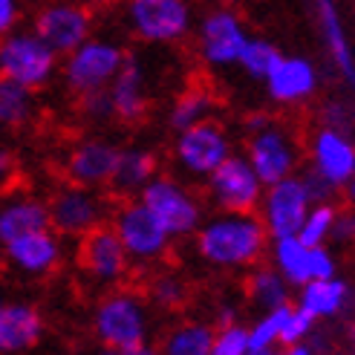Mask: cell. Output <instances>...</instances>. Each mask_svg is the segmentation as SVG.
<instances>
[{
	"instance_id": "d6986e66",
	"label": "cell",
	"mask_w": 355,
	"mask_h": 355,
	"mask_svg": "<svg viewBox=\"0 0 355 355\" xmlns=\"http://www.w3.org/2000/svg\"><path fill=\"white\" fill-rule=\"evenodd\" d=\"M46 318L32 300L15 297L0 304V355H26L44 341Z\"/></svg>"
},
{
	"instance_id": "e575fe53",
	"label": "cell",
	"mask_w": 355,
	"mask_h": 355,
	"mask_svg": "<svg viewBox=\"0 0 355 355\" xmlns=\"http://www.w3.org/2000/svg\"><path fill=\"white\" fill-rule=\"evenodd\" d=\"M76 107L84 124L90 128H107V124H116V110H113V98L110 90H93L76 98Z\"/></svg>"
},
{
	"instance_id": "7c38bea8",
	"label": "cell",
	"mask_w": 355,
	"mask_h": 355,
	"mask_svg": "<svg viewBox=\"0 0 355 355\" xmlns=\"http://www.w3.org/2000/svg\"><path fill=\"white\" fill-rule=\"evenodd\" d=\"M243 156L248 159V165L254 168L263 185L280 182L286 176L297 173L300 168V145L295 133L283 121L272 119L266 128L245 133V150Z\"/></svg>"
},
{
	"instance_id": "ba28073f",
	"label": "cell",
	"mask_w": 355,
	"mask_h": 355,
	"mask_svg": "<svg viewBox=\"0 0 355 355\" xmlns=\"http://www.w3.org/2000/svg\"><path fill=\"white\" fill-rule=\"evenodd\" d=\"M61 55L52 52L35 29H21L0 38V76L29 87V90H46L52 81H58Z\"/></svg>"
},
{
	"instance_id": "b9f144b4",
	"label": "cell",
	"mask_w": 355,
	"mask_h": 355,
	"mask_svg": "<svg viewBox=\"0 0 355 355\" xmlns=\"http://www.w3.org/2000/svg\"><path fill=\"white\" fill-rule=\"evenodd\" d=\"M324 124L327 128H335V130H349V110H347V104L341 101H332L324 107Z\"/></svg>"
},
{
	"instance_id": "cb8c5ba5",
	"label": "cell",
	"mask_w": 355,
	"mask_h": 355,
	"mask_svg": "<svg viewBox=\"0 0 355 355\" xmlns=\"http://www.w3.org/2000/svg\"><path fill=\"white\" fill-rule=\"evenodd\" d=\"M312 6H315L318 26H321L324 44H327V52H329L335 69H338V76L344 78V84L355 90V52L349 46L338 3H335V0H312Z\"/></svg>"
},
{
	"instance_id": "db71d44e",
	"label": "cell",
	"mask_w": 355,
	"mask_h": 355,
	"mask_svg": "<svg viewBox=\"0 0 355 355\" xmlns=\"http://www.w3.org/2000/svg\"><path fill=\"white\" fill-rule=\"evenodd\" d=\"M277 355H280V352H277Z\"/></svg>"
},
{
	"instance_id": "9a60e30c",
	"label": "cell",
	"mask_w": 355,
	"mask_h": 355,
	"mask_svg": "<svg viewBox=\"0 0 355 355\" xmlns=\"http://www.w3.org/2000/svg\"><path fill=\"white\" fill-rule=\"evenodd\" d=\"M35 35L58 55H69L87 38H93V12L76 0H55L32 15Z\"/></svg>"
},
{
	"instance_id": "f5cc1de1",
	"label": "cell",
	"mask_w": 355,
	"mask_h": 355,
	"mask_svg": "<svg viewBox=\"0 0 355 355\" xmlns=\"http://www.w3.org/2000/svg\"><path fill=\"white\" fill-rule=\"evenodd\" d=\"M0 304H3V297H0Z\"/></svg>"
},
{
	"instance_id": "681fc988",
	"label": "cell",
	"mask_w": 355,
	"mask_h": 355,
	"mask_svg": "<svg viewBox=\"0 0 355 355\" xmlns=\"http://www.w3.org/2000/svg\"><path fill=\"white\" fill-rule=\"evenodd\" d=\"M344 193H347V200H349V202H355V176L344 185Z\"/></svg>"
},
{
	"instance_id": "603a6c76",
	"label": "cell",
	"mask_w": 355,
	"mask_h": 355,
	"mask_svg": "<svg viewBox=\"0 0 355 355\" xmlns=\"http://www.w3.org/2000/svg\"><path fill=\"white\" fill-rule=\"evenodd\" d=\"M159 173V153L148 145H121L107 193L113 200H133Z\"/></svg>"
},
{
	"instance_id": "7bdbcfd3",
	"label": "cell",
	"mask_w": 355,
	"mask_h": 355,
	"mask_svg": "<svg viewBox=\"0 0 355 355\" xmlns=\"http://www.w3.org/2000/svg\"><path fill=\"white\" fill-rule=\"evenodd\" d=\"M332 240L338 243H355V214L352 211H338L332 228Z\"/></svg>"
},
{
	"instance_id": "ee69618b",
	"label": "cell",
	"mask_w": 355,
	"mask_h": 355,
	"mask_svg": "<svg viewBox=\"0 0 355 355\" xmlns=\"http://www.w3.org/2000/svg\"><path fill=\"white\" fill-rule=\"evenodd\" d=\"M240 321V309L234 304H220V309L214 312V318H211V324H214L217 329L220 327H232Z\"/></svg>"
},
{
	"instance_id": "5b68a950",
	"label": "cell",
	"mask_w": 355,
	"mask_h": 355,
	"mask_svg": "<svg viewBox=\"0 0 355 355\" xmlns=\"http://www.w3.org/2000/svg\"><path fill=\"white\" fill-rule=\"evenodd\" d=\"M124 49L116 38H104V35H93L81 46H76L69 55L61 58V84L69 96H84L93 90H107L119 69L124 64Z\"/></svg>"
},
{
	"instance_id": "74e56055",
	"label": "cell",
	"mask_w": 355,
	"mask_h": 355,
	"mask_svg": "<svg viewBox=\"0 0 355 355\" xmlns=\"http://www.w3.org/2000/svg\"><path fill=\"white\" fill-rule=\"evenodd\" d=\"M338 275V263L329 245H312L309 248V280H327Z\"/></svg>"
},
{
	"instance_id": "f546056e",
	"label": "cell",
	"mask_w": 355,
	"mask_h": 355,
	"mask_svg": "<svg viewBox=\"0 0 355 355\" xmlns=\"http://www.w3.org/2000/svg\"><path fill=\"white\" fill-rule=\"evenodd\" d=\"M214 107H217V98L211 90H205V87H200V84L185 87L168 107V128L173 133L188 130V128H193V124H200V121L214 116Z\"/></svg>"
},
{
	"instance_id": "8fae6325",
	"label": "cell",
	"mask_w": 355,
	"mask_h": 355,
	"mask_svg": "<svg viewBox=\"0 0 355 355\" xmlns=\"http://www.w3.org/2000/svg\"><path fill=\"white\" fill-rule=\"evenodd\" d=\"M248 29L237 9L217 6L208 9L197 24H193V41H197V55L211 69L237 67L240 52L248 44Z\"/></svg>"
},
{
	"instance_id": "bcb514c9",
	"label": "cell",
	"mask_w": 355,
	"mask_h": 355,
	"mask_svg": "<svg viewBox=\"0 0 355 355\" xmlns=\"http://www.w3.org/2000/svg\"><path fill=\"white\" fill-rule=\"evenodd\" d=\"M124 355H162V349H159L156 341H145V344H139V347L124 349Z\"/></svg>"
},
{
	"instance_id": "836d02e7",
	"label": "cell",
	"mask_w": 355,
	"mask_h": 355,
	"mask_svg": "<svg viewBox=\"0 0 355 355\" xmlns=\"http://www.w3.org/2000/svg\"><path fill=\"white\" fill-rule=\"evenodd\" d=\"M289 306L260 312L257 321L248 327V347L252 349H277L280 347V329H283V321H286Z\"/></svg>"
},
{
	"instance_id": "60d3db41",
	"label": "cell",
	"mask_w": 355,
	"mask_h": 355,
	"mask_svg": "<svg viewBox=\"0 0 355 355\" xmlns=\"http://www.w3.org/2000/svg\"><path fill=\"white\" fill-rule=\"evenodd\" d=\"M17 173H21V159L9 145H0V191L12 188Z\"/></svg>"
},
{
	"instance_id": "8d00e7d4",
	"label": "cell",
	"mask_w": 355,
	"mask_h": 355,
	"mask_svg": "<svg viewBox=\"0 0 355 355\" xmlns=\"http://www.w3.org/2000/svg\"><path fill=\"white\" fill-rule=\"evenodd\" d=\"M248 352V327L245 324H232V327H220L214 332V347L211 355H245Z\"/></svg>"
},
{
	"instance_id": "1f68e13d",
	"label": "cell",
	"mask_w": 355,
	"mask_h": 355,
	"mask_svg": "<svg viewBox=\"0 0 355 355\" xmlns=\"http://www.w3.org/2000/svg\"><path fill=\"white\" fill-rule=\"evenodd\" d=\"M283 58V52L277 44H272L269 38H248V44L243 46L240 52V61L237 67L243 69V73L252 78V81H266L272 76V69L280 64Z\"/></svg>"
},
{
	"instance_id": "ab89813d",
	"label": "cell",
	"mask_w": 355,
	"mask_h": 355,
	"mask_svg": "<svg viewBox=\"0 0 355 355\" xmlns=\"http://www.w3.org/2000/svg\"><path fill=\"white\" fill-rule=\"evenodd\" d=\"M24 21V0H0V38L15 32Z\"/></svg>"
},
{
	"instance_id": "8992f818",
	"label": "cell",
	"mask_w": 355,
	"mask_h": 355,
	"mask_svg": "<svg viewBox=\"0 0 355 355\" xmlns=\"http://www.w3.org/2000/svg\"><path fill=\"white\" fill-rule=\"evenodd\" d=\"M49 225L67 240H81L90 234L93 228L107 225L116 200L104 188H87L76 182H61L55 191L49 193Z\"/></svg>"
},
{
	"instance_id": "4dcf8cb0",
	"label": "cell",
	"mask_w": 355,
	"mask_h": 355,
	"mask_svg": "<svg viewBox=\"0 0 355 355\" xmlns=\"http://www.w3.org/2000/svg\"><path fill=\"white\" fill-rule=\"evenodd\" d=\"M269 257H272V266L283 275V280H286L292 289H300L304 283H309V245L297 234L272 240Z\"/></svg>"
},
{
	"instance_id": "ac0fdd59",
	"label": "cell",
	"mask_w": 355,
	"mask_h": 355,
	"mask_svg": "<svg viewBox=\"0 0 355 355\" xmlns=\"http://www.w3.org/2000/svg\"><path fill=\"white\" fill-rule=\"evenodd\" d=\"M110 98H113V110L116 121L136 128L150 116V78H148V67L136 52L124 55V64L119 69V76L107 87Z\"/></svg>"
},
{
	"instance_id": "f35d334b",
	"label": "cell",
	"mask_w": 355,
	"mask_h": 355,
	"mask_svg": "<svg viewBox=\"0 0 355 355\" xmlns=\"http://www.w3.org/2000/svg\"><path fill=\"white\" fill-rule=\"evenodd\" d=\"M300 180H304V185H306V193H309V200H312V205H318V202H332V197H335V185H329L327 180L318 171H312V168H306L304 173H300Z\"/></svg>"
},
{
	"instance_id": "d590c367",
	"label": "cell",
	"mask_w": 355,
	"mask_h": 355,
	"mask_svg": "<svg viewBox=\"0 0 355 355\" xmlns=\"http://www.w3.org/2000/svg\"><path fill=\"white\" fill-rule=\"evenodd\" d=\"M318 327V321L306 312V309H300L297 304L289 306L286 312V321H283V329H280V347H292V344H304L312 329Z\"/></svg>"
},
{
	"instance_id": "f6af8a7d",
	"label": "cell",
	"mask_w": 355,
	"mask_h": 355,
	"mask_svg": "<svg viewBox=\"0 0 355 355\" xmlns=\"http://www.w3.org/2000/svg\"><path fill=\"white\" fill-rule=\"evenodd\" d=\"M275 116L272 113H263V110H257V113H248L245 119H243V130L245 133H254V130H260V128H266Z\"/></svg>"
},
{
	"instance_id": "83f0119b",
	"label": "cell",
	"mask_w": 355,
	"mask_h": 355,
	"mask_svg": "<svg viewBox=\"0 0 355 355\" xmlns=\"http://www.w3.org/2000/svg\"><path fill=\"white\" fill-rule=\"evenodd\" d=\"M245 297H248V304L257 306L260 312H269V309L292 304V286L283 280V275L272 263H257L254 269H248Z\"/></svg>"
},
{
	"instance_id": "7402d4cb",
	"label": "cell",
	"mask_w": 355,
	"mask_h": 355,
	"mask_svg": "<svg viewBox=\"0 0 355 355\" xmlns=\"http://www.w3.org/2000/svg\"><path fill=\"white\" fill-rule=\"evenodd\" d=\"M321 76L309 58L304 55H283L280 64L272 69V76L263 81L266 93L275 104L283 107H295V104H304L315 96Z\"/></svg>"
},
{
	"instance_id": "7a4b0ae2",
	"label": "cell",
	"mask_w": 355,
	"mask_h": 355,
	"mask_svg": "<svg viewBox=\"0 0 355 355\" xmlns=\"http://www.w3.org/2000/svg\"><path fill=\"white\" fill-rule=\"evenodd\" d=\"M90 329L101 347L124 352L130 347L153 341V309L141 289H133L128 283L116 289H104V295L93 306Z\"/></svg>"
},
{
	"instance_id": "3957f363",
	"label": "cell",
	"mask_w": 355,
	"mask_h": 355,
	"mask_svg": "<svg viewBox=\"0 0 355 355\" xmlns=\"http://www.w3.org/2000/svg\"><path fill=\"white\" fill-rule=\"evenodd\" d=\"M110 225L119 234L121 245L128 248V254L133 260V272H150L168 263L173 252V237L165 232V225L150 214V208L139 197L116 200Z\"/></svg>"
},
{
	"instance_id": "277c9868",
	"label": "cell",
	"mask_w": 355,
	"mask_h": 355,
	"mask_svg": "<svg viewBox=\"0 0 355 355\" xmlns=\"http://www.w3.org/2000/svg\"><path fill=\"white\" fill-rule=\"evenodd\" d=\"M139 200L150 208V214L165 225V232L173 237V243L191 240L197 228L208 217L205 197H200L197 188H191L182 176L162 173L159 171L153 180L141 188Z\"/></svg>"
},
{
	"instance_id": "2e32d148",
	"label": "cell",
	"mask_w": 355,
	"mask_h": 355,
	"mask_svg": "<svg viewBox=\"0 0 355 355\" xmlns=\"http://www.w3.org/2000/svg\"><path fill=\"white\" fill-rule=\"evenodd\" d=\"M309 208H312V200L306 193V185L300 180V173H292L286 180L266 185L257 205V217L263 220L272 240L295 237L300 232V225H304Z\"/></svg>"
},
{
	"instance_id": "44dd1931",
	"label": "cell",
	"mask_w": 355,
	"mask_h": 355,
	"mask_svg": "<svg viewBox=\"0 0 355 355\" xmlns=\"http://www.w3.org/2000/svg\"><path fill=\"white\" fill-rule=\"evenodd\" d=\"M41 228H49V205L44 197L26 188L0 191V245Z\"/></svg>"
},
{
	"instance_id": "30bf717a",
	"label": "cell",
	"mask_w": 355,
	"mask_h": 355,
	"mask_svg": "<svg viewBox=\"0 0 355 355\" xmlns=\"http://www.w3.org/2000/svg\"><path fill=\"white\" fill-rule=\"evenodd\" d=\"M263 191L266 185L260 182V176L237 150L202 180L205 205H211L214 211H225V214H252V211H257Z\"/></svg>"
},
{
	"instance_id": "e0dca14e",
	"label": "cell",
	"mask_w": 355,
	"mask_h": 355,
	"mask_svg": "<svg viewBox=\"0 0 355 355\" xmlns=\"http://www.w3.org/2000/svg\"><path fill=\"white\" fill-rule=\"evenodd\" d=\"M119 141H113L110 136H84L78 139L73 148L67 150L61 171L67 182L76 185H87V188H104L107 191L110 176L119 159Z\"/></svg>"
},
{
	"instance_id": "d6a6232c",
	"label": "cell",
	"mask_w": 355,
	"mask_h": 355,
	"mask_svg": "<svg viewBox=\"0 0 355 355\" xmlns=\"http://www.w3.org/2000/svg\"><path fill=\"white\" fill-rule=\"evenodd\" d=\"M335 217H338V208H335V202H318V205H312L306 220H304V225H300L297 237L304 240L309 248L312 245H327V240H332Z\"/></svg>"
},
{
	"instance_id": "c3c4849f",
	"label": "cell",
	"mask_w": 355,
	"mask_h": 355,
	"mask_svg": "<svg viewBox=\"0 0 355 355\" xmlns=\"http://www.w3.org/2000/svg\"><path fill=\"white\" fill-rule=\"evenodd\" d=\"M93 355H124L121 349H113V347H101L98 344V349H93Z\"/></svg>"
},
{
	"instance_id": "4fadbf2b",
	"label": "cell",
	"mask_w": 355,
	"mask_h": 355,
	"mask_svg": "<svg viewBox=\"0 0 355 355\" xmlns=\"http://www.w3.org/2000/svg\"><path fill=\"white\" fill-rule=\"evenodd\" d=\"M78 269L98 289L124 286L133 275V260L113 225H98L78 240Z\"/></svg>"
},
{
	"instance_id": "52a82bcc",
	"label": "cell",
	"mask_w": 355,
	"mask_h": 355,
	"mask_svg": "<svg viewBox=\"0 0 355 355\" xmlns=\"http://www.w3.org/2000/svg\"><path fill=\"white\" fill-rule=\"evenodd\" d=\"M124 24L148 46H176L193 35L191 0H124Z\"/></svg>"
},
{
	"instance_id": "484cf974",
	"label": "cell",
	"mask_w": 355,
	"mask_h": 355,
	"mask_svg": "<svg viewBox=\"0 0 355 355\" xmlns=\"http://www.w3.org/2000/svg\"><path fill=\"white\" fill-rule=\"evenodd\" d=\"M217 327L202 318H176L159 335L162 355H211Z\"/></svg>"
},
{
	"instance_id": "4316f807",
	"label": "cell",
	"mask_w": 355,
	"mask_h": 355,
	"mask_svg": "<svg viewBox=\"0 0 355 355\" xmlns=\"http://www.w3.org/2000/svg\"><path fill=\"white\" fill-rule=\"evenodd\" d=\"M141 295H145V300L150 304L153 312H159V315H180L188 306V300H191V283L176 269L159 266V269L148 272V280H145Z\"/></svg>"
},
{
	"instance_id": "ffe728a7",
	"label": "cell",
	"mask_w": 355,
	"mask_h": 355,
	"mask_svg": "<svg viewBox=\"0 0 355 355\" xmlns=\"http://www.w3.org/2000/svg\"><path fill=\"white\" fill-rule=\"evenodd\" d=\"M309 168L318 171L335 188H344L355 176V145L349 133L335 128H318L309 139Z\"/></svg>"
},
{
	"instance_id": "6da1fadb",
	"label": "cell",
	"mask_w": 355,
	"mask_h": 355,
	"mask_svg": "<svg viewBox=\"0 0 355 355\" xmlns=\"http://www.w3.org/2000/svg\"><path fill=\"white\" fill-rule=\"evenodd\" d=\"M197 257L217 272H248L269 254V232L257 211L252 214H225L217 211L202 220L191 237Z\"/></svg>"
},
{
	"instance_id": "5bb4252c",
	"label": "cell",
	"mask_w": 355,
	"mask_h": 355,
	"mask_svg": "<svg viewBox=\"0 0 355 355\" xmlns=\"http://www.w3.org/2000/svg\"><path fill=\"white\" fill-rule=\"evenodd\" d=\"M0 260L3 266L24 280H46L55 275L67 260V243L55 228H41L24 237H15L12 243L0 245Z\"/></svg>"
},
{
	"instance_id": "d4e9b609",
	"label": "cell",
	"mask_w": 355,
	"mask_h": 355,
	"mask_svg": "<svg viewBox=\"0 0 355 355\" xmlns=\"http://www.w3.org/2000/svg\"><path fill=\"white\" fill-rule=\"evenodd\" d=\"M352 304V286L344 277H327V280H309L297 289V306L306 309L315 321H329L347 312Z\"/></svg>"
},
{
	"instance_id": "f1b7e54d",
	"label": "cell",
	"mask_w": 355,
	"mask_h": 355,
	"mask_svg": "<svg viewBox=\"0 0 355 355\" xmlns=\"http://www.w3.org/2000/svg\"><path fill=\"white\" fill-rule=\"evenodd\" d=\"M38 119V93L0 76V130H26Z\"/></svg>"
},
{
	"instance_id": "816d5d0a",
	"label": "cell",
	"mask_w": 355,
	"mask_h": 355,
	"mask_svg": "<svg viewBox=\"0 0 355 355\" xmlns=\"http://www.w3.org/2000/svg\"><path fill=\"white\" fill-rule=\"evenodd\" d=\"M225 3H243V0H225Z\"/></svg>"
},
{
	"instance_id": "9c48e42d",
	"label": "cell",
	"mask_w": 355,
	"mask_h": 355,
	"mask_svg": "<svg viewBox=\"0 0 355 355\" xmlns=\"http://www.w3.org/2000/svg\"><path fill=\"white\" fill-rule=\"evenodd\" d=\"M234 153V139L220 119H205L188 130L173 133L171 159L176 171L193 182H202L211 171H217Z\"/></svg>"
},
{
	"instance_id": "f907efd6",
	"label": "cell",
	"mask_w": 355,
	"mask_h": 355,
	"mask_svg": "<svg viewBox=\"0 0 355 355\" xmlns=\"http://www.w3.org/2000/svg\"><path fill=\"white\" fill-rule=\"evenodd\" d=\"M245 355H277V349H252V347H248Z\"/></svg>"
},
{
	"instance_id": "7dc6e473",
	"label": "cell",
	"mask_w": 355,
	"mask_h": 355,
	"mask_svg": "<svg viewBox=\"0 0 355 355\" xmlns=\"http://www.w3.org/2000/svg\"><path fill=\"white\" fill-rule=\"evenodd\" d=\"M280 355H315V349L304 341V344H292V347H283Z\"/></svg>"
}]
</instances>
